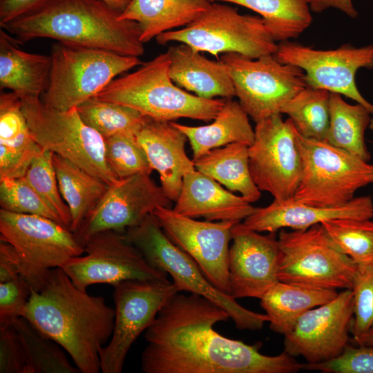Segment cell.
Masks as SVG:
<instances>
[{
	"mask_svg": "<svg viewBox=\"0 0 373 373\" xmlns=\"http://www.w3.org/2000/svg\"><path fill=\"white\" fill-rule=\"evenodd\" d=\"M228 312L209 299L178 292L145 330L141 356L145 373H294L302 364L285 351L260 352V345L228 338L214 329Z\"/></svg>",
	"mask_w": 373,
	"mask_h": 373,
	"instance_id": "obj_1",
	"label": "cell"
},
{
	"mask_svg": "<svg viewBox=\"0 0 373 373\" xmlns=\"http://www.w3.org/2000/svg\"><path fill=\"white\" fill-rule=\"evenodd\" d=\"M115 309L102 296L74 285L60 268L51 269L32 289L22 317L66 350L82 373H98L100 350L111 338Z\"/></svg>",
	"mask_w": 373,
	"mask_h": 373,
	"instance_id": "obj_2",
	"label": "cell"
},
{
	"mask_svg": "<svg viewBox=\"0 0 373 373\" xmlns=\"http://www.w3.org/2000/svg\"><path fill=\"white\" fill-rule=\"evenodd\" d=\"M119 16L101 0H52L0 26L19 44L37 38H50L66 44L139 57L144 48L138 23Z\"/></svg>",
	"mask_w": 373,
	"mask_h": 373,
	"instance_id": "obj_3",
	"label": "cell"
},
{
	"mask_svg": "<svg viewBox=\"0 0 373 373\" xmlns=\"http://www.w3.org/2000/svg\"><path fill=\"white\" fill-rule=\"evenodd\" d=\"M169 52L160 54L135 71L114 79L95 97L133 108L158 121L182 117L213 120L226 98H202L178 86L169 76Z\"/></svg>",
	"mask_w": 373,
	"mask_h": 373,
	"instance_id": "obj_4",
	"label": "cell"
},
{
	"mask_svg": "<svg viewBox=\"0 0 373 373\" xmlns=\"http://www.w3.org/2000/svg\"><path fill=\"white\" fill-rule=\"evenodd\" d=\"M124 234L152 266L171 276L179 292L198 294L216 303L228 312L237 328L259 330L268 322L266 314L247 309L213 286L194 260L169 238L152 213Z\"/></svg>",
	"mask_w": 373,
	"mask_h": 373,
	"instance_id": "obj_5",
	"label": "cell"
},
{
	"mask_svg": "<svg viewBox=\"0 0 373 373\" xmlns=\"http://www.w3.org/2000/svg\"><path fill=\"white\" fill-rule=\"evenodd\" d=\"M49 83L41 100L67 111L95 97L115 77L141 65L139 57L59 41L52 44Z\"/></svg>",
	"mask_w": 373,
	"mask_h": 373,
	"instance_id": "obj_6",
	"label": "cell"
},
{
	"mask_svg": "<svg viewBox=\"0 0 373 373\" xmlns=\"http://www.w3.org/2000/svg\"><path fill=\"white\" fill-rule=\"evenodd\" d=\"M296 136L303 170L295 201L318 207L340 206L373 184V164L326 140L306 138L297 130Z\"/></svg>",
	"mask_w": 373,
	"mask_h": 373,
	"instance_id": "obj_7",
	"label": "cell"
},
{
	"mask_svg": "<svg viewBox=\"0 0 373 373\" xmlns=\"http://www.w3.org/2000/svg\"><path fill=\"white\" fill-rule=\"evenodd\" d=\"M155 39L160 45L171 41L185 44L195 51L208 52L218 59L220 54L231 52L251 59L274 55L278 45L260 16L242 15L220 2H211L184 28L163 32Z\"/></svg>",
	"mask_w": 373,
	"mask_h": 373,
	"instance_id": "obj_8",
	"label": "cell"
},
{
	"mask_svg": "<svg viewBox=\"0 0 373 373\" xmlns=\"http://www.w3.org/2000/svg\"><path fill=\"white\" fill-rule=\"evenodd\" d=\"M279 231V281L314 289H352L358 265L339 249L321 223Z\"/></svg>",
	"mask_w": 373,
	"mask_h": 373,
	"instance_id": "obj_9",
	"label": "cell"
},
{
	"mask_svg": "<svg viewBox=\"0 0 373 373\" xmlns=\"http://www.w3.org/2000/svg\"><path fill=\"white\" fill-rule=\"evenodd\" d=\"M21 100L31 134L41 149L70 160L109 186L119 180L106 163L104 138L84 123L77 108L59 111L39 97Z\"/></svg>",
	"mask_w": 373,
	"mask_h": 373,
	"instance_id": "obj_10",
	"label": "cell"
},
{
	"mask_svg": "<svg viewBox=\"0 0 373 373\" xmlns=\"http://www.w3.org/2000/svg\"><path fill=\"white\" fill-rule=\"evenodd\" d=\"M0 239L15 249L21 276L35 291L46 275L70 258L84 254L75 234L60 223L37 215L0 210Z\"/></svg>",
	"mask_w": 373,
	"mask_h": 373,
	"instance_id": "obj_11",
	"label": "cell"
},
{
	"mask_svg": "<svg viewBox=\"0 0 373 373\" xmlns=\"http://www.w3.org/2000/svg\"><path fill=\"white\" fill-rule=\"evenodd\" d=\"M219 59L228 69L238 102L255 122L280 114L283 106L307 86L300 68L283 64L274 55L251 59L231 52Z\"/></svg>",
	"mask_w": 373,
	"mask_h": 373,
	"instance_id": "obj_12",
	"label": "cell"
},
{
	"mask_svg": "<svg viewBox=\"0 0 373 373\" xmlns=\"http://www.w3.org/2000/svg\"><path fill=\"white\" fill-rule=\"evenodd\" d=\"M115 322L107 345L99 352L103 373H120L137 337L149 327L166 302L179 292L167 279L127 280L113 286Z\"/></svg>",
	"mask_w": 373,
	"mask_h": 373,
	"instance_id": "obj_13",
	"label": "cell"
},
{
	"mask_svg": "<svg viewBox=\"0 0 373 373\" xmlns=\"http://www.w3.org/2000/svg\"><path fill=\"white\" fill-rule=\"evenodd\" d=\"M254 140L249 146L252 179L261 191L274 200L294 198L299 184L303 162L297 144L296 129L288 118L275 114L256 122Z\"/></svg>",
	"mask_w": 373,
	"mask_h": 373,
	"instance_id": "obj_14",
	"label": "cell"
},
{
	"mask_svg": "<svg viewBox=\"0 0 373 373\" xmlns=\"http://www.w3.org/2000/svg\"><path fill=\"white\" fill-rule=\"evenodd\" d=\"M84 249V256L70 258L61 267L82 290L99 283L113 286L127 280L168 278V274L152 266L122 233H97L86 241Z\"/></svg>",
	"mask_w": 373,
	"mask_h": 373,
	"instance_id": "obj_15",
	"label": "cell"
},
{
	"mask_svg": "<svg viewBox=\"0 0 373 373\" xmlns=\"http://www.w3.org/2000/svg\"><path fill=\"white\" fill-rule=\"evenodd\" d=\"M274 56L283 64L300 68L307 86L343 95L364 106L373 115V105L362 96L355 82L358 69H373V44L359 48L345 44L323 50L285 41L278 44Z\"/></svg>",
	"mask_w": 373,
	"mask_h": 373,
	"instance_id": "obj_16",
	"label": "cell"
},
{
	"mask_svg": "<svg viewBox=\"0 0 373 373\" xmlns=\"http://www.w3.org/2000/svg\"><path fill=\"white\" fill-rule=\"evenodd\" d=\"M152 214L169 238L194 260L208 280L229 294V242L236 222L199 221L164 207H157Z\"/></svg>",
	"mask_w": 373,
	"mask_h": 373,
	"instance_id": "obj_17",
	"label": "cell"
},
{
	"mask_svg": "<svg viewBox=\"0 0 373 373\" xmlns=\"http://www.w3.org/2000/svg\"><path fill=\"white\" fill-rule=\"evenodd\" d=\"M171 200L149 174L119 179L109 186L93 211L74 233L84 247L93 235L107 230L124 233L159 207L171 208Z\"/></svg>",
	"mask_w": 373,
	"mask_h": 373,
	"instance_id": "obj_18",
	"label": "cell"
},
{
	"mask_svg": "<svg viewBox=\"0 0 373 373\" xmlns=\"http://www.w3.org/2000/svg\"><path fill=\"white\" fill-rule=\"evenodd\" d=\"M354 316L352 289H343L332 300L303 314L284 335V351L315 363L340 355L348 344Z\"/></svg>",
	"mask_w": 373,
	"mask_h": 373,
	"instance_id": "obj_19",
	"label": "cell"
},
{
	"mask_svg": "<svg viewBox=\"0 0 373 373\" xmlns=\"http://www.w3.org/2000/svg\"><path fill=\"white\" fill-rule=\"evenodd\" d=\"M228 258L229 294L233 298L262 296L279 280L280 251L276 233L261 235L236 223Z\"/></svg>",
	"mask_w": 373,
	"mask_h": 373,
	"instance_id": "obj_20",
	"label": "cell"
},
{
	"mask_svg": "<svg viewBox=\"0 0 373 373\" xmlns=\"http://www.w3.org/2000/svg\"><path fill=\"white\" fill-rule=\"evenodd\" d=\"M373 200L371 196L354 198L345 204L318 207L302 204L293 198L274 201L264 207L254 208L241 224L257 232L276 233L281 229H306L322 222L336 218L372 219Z\"/></svg>",
	"mask_w": 373,
	"mask_h": 373,
	"instance_id": "obj_21",
	"label": "cell"
},
{
	"mask_svg": "<svg viewBox=\"0 0 373 373\" xmlns=\"http://www.w3.org/2000/svg\"><path fill=\"white\" fill-rule=\"evenodd\" d=\"M149 163L160 175V186L166 197L175 202L180 193L184 175L195 169L186 155V135L171 122L146 117L135 133Z\"/></svg>",
	"mask_w": 373,
	"mask_h": 373,
	"instance_id": "obj_22",
	"label": "cell"
},
{
	"mask_svg": "<svg viewBox=\"0 0 373 373\" xmlns=\"http://www.w3.org/2000/svg\"><path fill=\"white\" fill-rule=\"evenodd\" d=\"M173 210L185 216L207 221L240 222L254 207L241 195L196 169L186 173Z\"/></svg>",
	"mask_w": 373,
	"mask_h": 373,
	"instance_id": "obj_23",
	"label": "cell"
},
{
	"mask_svg": "<svg viewBox=\"0 0 373 373\" xmlns=\"http://www.w3.org/2000/svg\"><path fill=\"white\" fill-rule=\"evenodd\" d=\"M167 52L169 76L178 86L206 99H231L235 96L231 77L220 59L210 60L182 43L170 47Z\"/></svg>",
	"mask_w": 373,
	"mask_h": 373,
	"instance_id": "obj_24",
	"label": "cell"
},
{
	"mask_svg": "<svg viewBox=\"0 0 373 373\" xmlns=\"http://www.w3.org/2000/svg\"><path fill=\"white\" fill-rule=\"evenodd\" d=\"M3 29L0 30V89H8L21 98L40 97L48 88L50 55L28 53Z\"/></svg>",
	"mask_w": 373,
	"mask_h": 373,
	"instance_id": "obj_25",
	"label": "cell"
},
{
	"mask_svg": "<svg viewBox=\"0 0 373 373\" xmlns=\"http://www.w3.org/2000/svg\"><path fill=\"white\" fill-rule=\"evenodd\" d=\"M248 116L238 102L226 99L222 108L209 124L191 126L175 122L171 123L187 137L194 161L211 150L232 143L251 145L255 133Z\"/></svg>",
	"mask_w": 373,
	"mask_h": 373,
	"instance_id": "obj_26",
	"label": "cell"
},
{
	"mask_svg": "<svg viewBox=\"0 0 373 373\" xmlns=\"http://www.w3.org/2000/svg\"><path fill=\"white\" fill-rule=\"evenodd\" d=\"M211 3L209 0H132L119 17L138 23L144 44L163 32L187 26Z\"/></svg>",
	"mask_w": 373,
	"mask_h": 373,
	"instance_id": "obj_27",
	"label": "cell"
},
{
	"mask_svg": "<svg viewBox=\"0 0 373 373\" xmlns=\"http://www.w3.org/2000/svg\"><path fill=\"white\" fill-rule=\"evenodd\" d=\"M334 289H314L278 281L260 299L270 329L285 335L308 310L334 299Z\"/></svg>",
	"mask_w": 373,
	"mask_h": 373,
	"instance_id": "obj_28",
	"label": "cell"
},
{
	"mask_svg": "<svg viewBox=\"0 0 373 373\" xmlns=\"http://www.w3.org/2000/svg\"><path fill=\"white\" fill-rule=\"evenodd\" d=\"M248 149L242 143L215 149L194 160L195 168L229 191L238 192L250 203L254 202L260 198L261 193L251 175Z\"/></svg>",
	"mask_w": 373,
	"mask_h": 373,
	"instance_id": "obj_29",
	"label": "cell"
},
{
	"mask_svg": "<svg viewBox=\"0 0 373 373\" xmlns=\"http://www.w3.org/2000/svg\"><path fill=\"white\" fill-rule=\"evenodd\" d=\"M52 162L60 193L70 212V229L75 233L100 202L109 185L57 154L53 153Z\"/></svg>",
	"mask_w": 373,
	"mask_h": 373,
	"instance_id": "obj_30",
	"label": "cell"
},
{
	"mask_svg": "<svg viewBox=\"0 0 373 373\" xmlns=\"http://www.w3.org/2000/svg\"><path fill=\"white\" fill-rule=\"evenodd\" d=\"M371 113L360 104H347L336 93L329 94V124L326 141L368 162L371 155L365 133L371 122Z\"/></svg>",
	"mask_w": 373,
	"mask_h": 373,
	"instance_id": "obj_31",
	"label": "cell"
},
{
	"mask_svg": "<svg viewBox=\"0 0 373 373\" xmlns=\"http://www.w3.org/2000/svg\"><path fill=\"white\" fill-rule=\"evenodd\" d=\"M227 2L249 8L263 19L277 42L299 37L312 22L310 5L312 0H209Z\"/></svg>",
	"mask_w": 373,
	"mask_h": 373,
	"instance_id": "obj_32",
	"label": "cell"
},
{
	"mask_svg": "<svg viewBox=\"0 0 373 373\" xmlns=\"http://www.w3.org/2000/svg\"><path fill=\"white\" fill-rule=\"evenodd\" d=\"M23 345L26 366L25 373H78L62 347L37 329L23 317L13 323Z\"/></svg>",
	"mask_w": 373,
	"mask_h": 373,
	"instance_id": "obj_33",
	"label": "cell"
},
{
	"mask_svg": "<svg viewBox=\"0 0 373 373\" xmlns=\"http://www.w3.org/2000/svg\"><path fill=\"white\" fill-rule=\"evenodd\" d=\"M330 92L307 86L280 110L306 138L325 140L329 124Z\"/></svg>",
	"mask_w": 373,
	"mask_h": 373,
	"instance_id": "obj_34",
	"label": "cell"
},
{
	"mask_svg": "<svg viewBox=\"0 0 373 373\" xmlns=\"http://www.w3.org/2000/svg\"><path fill=\"white\" fill-rule=\"evenodd\" d=\"M77 109L84 123L104 140L122 132L136 133L147 117L133 108L95 97L84 102Z\"/></svg>",
	"mask_w": 373,
	"mask_h": 373,
	"instance_id": "obj_35",
	"label": "cell"
},
{
	"mask_svg": "<svg viewBox=\"0 0 373 373\" xmlns=\"http://www.w3.org/2000/svg\"><path fill=\"white\" fill-rule=\"evenodd\" d=\"M339 249L357 265L373 264V220L336 218L321 222Z\"/></svg>",
	"mask_w": 373,
	"mask_h": 373,
	"instance_id": "obj_36",
	"label": "cell"
},
{
	"mask_svg": "<svg viewBox=\"0 0 373 373\" xmlns=\"http://www.w3.org/2000/svg\"><path fill=\"white\" fill-rule=\"evenodd\" d=\"M0 144L33 156L42 149L31 134L21 98L12 91L0 95Z\"/></svg>",
	"mask_w": 373,
	"mask_h": 373,
	"instance_id": "obj_37",
	"label": "cell"
},
{
	"mask_svg": "<svg viewBox=\"0 0 373 373\" xmlns=\"http://www.w3.org/2000/svg\"><path fill=\"white\" fill-rule=\"evenodd\" d=\"M52 156V152L42 149L32 159L23 178L58 217L61 224L70 229V212L59 191Z\"/></svg>",
	"mask_w": 373,
	"mask_h": 373,
	"instance_id": "obj_38",
	"label": "cell"
},
{
	"mask_svg": "<svg viewBox=\"0 0 373 373\" xmlns=\"http://www.w3.org/2000/svg\"><path fill=\"white\" fill-rule=\"evenodd\" d=\"M104 141L106 163L118 179L136 174H151L153 169L135 132H122Z\"/></svg>",
	"mask_w": 373,
	"mask_h": 373,
	"instance_id": "obj_39",
	"label": "cell"
},
{
	"mask_svg": "<svg viewBox=\"0 0 373 373\" xmlns=\"http://www.w3.org/2000/svg\"><path fill=\"white\" fill-rule=\"evenodd\" d=\"M0 205L6 211L41 216L61 224L58 217L23 177L0 178Z\"/></svg>",
	"mask_w": 373,
	"mask_h": 373,
	"instance_id": "obj_40",
	"label": "cell"
},
{
	"mask_svg": "<svg viewBox=\"0 0 373 373\" xmlns=\"http://www.w3.org/2000/svg\"><path fill=\"white\" fill-rule=\"evenodd\" d=\"M352 290L354 318L350 332L355 341L373 327V264L358 265Z\"/></svg>",
	"mask_w": 373,
	"mask_h": 373,
	"instance_id": "obj_41",
	"label": "cell"
},
{
	"mask_svg": "<svg viewBox=\"0 0 373 373\" xmlns=\"http://www.w3.org/2000/svg\"><path fill=\"white\" fill-rule=\"evenodd\" d=\"M323 373H373V346L347 344L338 356L321 363L302 364V370Z\"/></svg>",
	"mask_w": 373,
	"mask_h": 373,
	"instance_id": "obj_42",
	"label": "cell"
},
{
	"mask_svg": "<svg viewBox=\"0 0 373 373\" xmlns=\"http://www.w3.org/2000/svg\"><path fill=\"white\" fill-rule=\"evenodd\" d=\"M31 291L21 276L0 283V327L12 324L22 317Z\"/></svg>",
	"mask_w": 373,
	"mask_h": 373,
	"instance_id": "obj_43",
	"label": "cell"
},
{
	"mask_svg": "<svg viewBox=\"0 0 373 373\" xmlns=\"http://www.w3.org/2000/svg\"><path fill=\"white\" fill-rule=\"evenodd\" d=\"M26 361L19 334L13 324L0 327V373H25Z\"/></svg>",
	"mask_w": 373,
	"mask_h": 373,
	"instance_id": "obj_44",
	"label": "cell"
},
{
	"mask_svg": "<svg viewBox=\"0 0 373 373\" xmlns=\"http://www.w3.org/2000/svg\"><path fill=\"white\" fill-rule=\"evenodd\" d=\"M52 0H0V25L26 16Z\"/></svg>",
	"mask_w": 373,
	"mask_h": 373,
	"instance_id": "obj_45",
	"label": "cell"
},
{
	"mask_svg": "<svg viewBox=\"0 0 373 373\" xmlns=\"http://www.w3.org/2000/svg\"><path fill=\"white\" fill-rule=\"evenodd\" d=\"M21 276L19 262L13 247L0 239V283Z\"/></svg>",
	"mask_w": 373,
	"mask_h": 373,
	"instance_id": "obj_46",
	"label": "cell"
},
{
	"mask_svg": "<svg viewBox=\"0 0 373 373\" xmlns=\"http://www.w3.org/2000/svg\"><path fill=\"white\" fill-rule=\"evenodd\" d=\"M331 8L339 10L351 18L358 16L352 0H312L310 5L311 10L316 13H321Z\"/></svg>",
	"mask_w": 373,
	"mask_h": 373,
	"instance_id": "obj_47",
	"label": "cell"
},
{
	"mask_svg": "<svg viewBox=\"0 0 373 373\" xmlns=\"http://www.w3.org/2000/svg\"><path fill=\"white\" fill-rule=\"evenodd\" d=\"M115 12L122 14L132 0H101Z\"/></svg>",
	"mask_w": 373,
	"mask_h": 373,
	"instance_id": "obj_48",
	"label": "cell"
},
{
	"mask_svg": "<svg viewBox=\"0 0 373 373\" xmlns=\"http://www.w3.org/2000/svg\"><path fill=\"white\" fill-rule=\"evenodd\" d=\"M354 342L357 345L373 346V327Z\"/></svg>",
	"mask_w": 373,
	"mask_h": 373,
	"instance_id": "obj_49",
	"label": "cell"
},
{
	"mask_svg": "<svg viewBox=\"0 0 373 373\" xmlns=\"http://www.w3.org/2000/svg\"><path fill=\"white\" fill-rule=\"evenodd\" d=\"M369 127L373 131V119H371Z\"/></svg>",
	"mask_w": 373,
	"mask_h": 373,
	"instance_id": "obj_50",
	"label": "cell"
},
{
	"mask_svg": "<svg viewBox=\"0 0 373 373\" xmlns=\"http://www.w3.org/2000/svg\"><path fill=\"white\" fill-rule=\"evenodd\" d=\"M372 220H373V216H372Z\"/></svg>",
	"mask_w": 373,
	"mask_h": 373,
	"instance_id": "obj_51",
	"label": "cell"
}]
</instances>
